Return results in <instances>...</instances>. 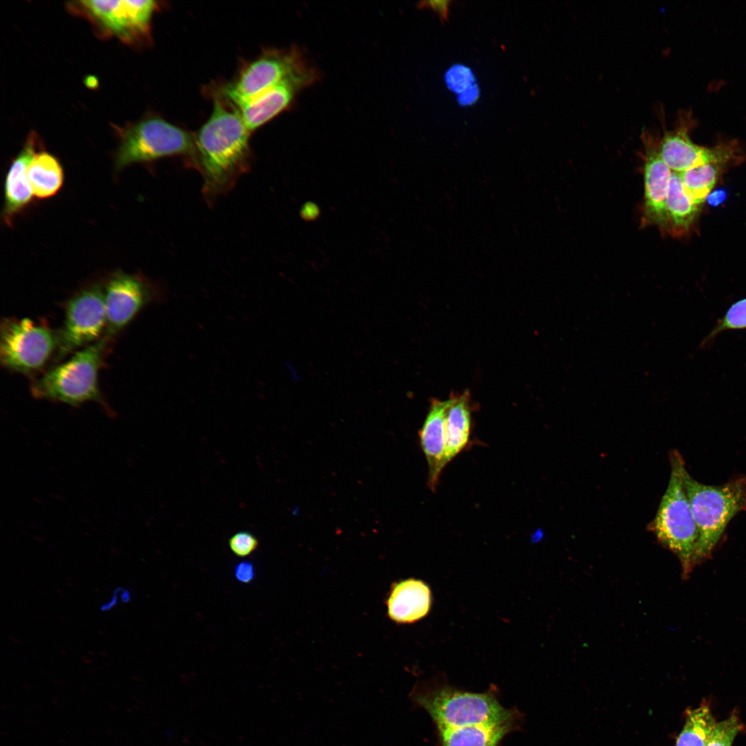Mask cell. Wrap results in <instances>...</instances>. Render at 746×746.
I'll return each instance as SVG.
<instances>
[{"instance_id": "6da1fadb", "label": "cell", "mask_w": 746, "mask_h": 746, "mask_svg": "<svg viewBox=\"0 0 746 746\" xmlns=\"http://www.w3.org/2000/svg\"><path fill=\"white\" fill-rule=\"evenodd\" d=\"M250 133L237 108L216 96L209 118L195 135L191 160L202 175V191L209 202L229 191L249 171Z\"/></svg>"}, {"instance_id": "7a4b0ae2", "label": "cell", "mask_w": 746, "mask_h": 746, "mask_svg": "<svg viewBox=\"0 0 746 746\" xmlns=\"http://www.w3.org/2000/svg\"><path fill=\"white\" fill-rule=\"evenodd\" d=\"M669 459V484L648 528L664 547L676 555L686 577L695 565L699 534L686 492L685 461L676 450L670 453Z\"/></svg>"}, {"instance_id": "3957f363", "label": "cell", "mask_w": 746, "mask_h": 746, "mask_svg": "<svg viewBox=\"0 0 746 746\" xmlns=\"http://www.w3.org/2000/svg\"><path fill=\"white\" fill-rule=\"evenodd\" d=\"M109 339L102 336L35 379L30 385L33 396L73 406L86 401H95L106 406L99 389L97 378Z\"/></svg>"}, {"instance_id": "277c9868", "label": "cell", "mask_w": 746, "mask_h": 746, "mask_svg": "<svg viewBox=\"0 0 746 746\" xmlns=\"http://www.w3.org/2000/svg\"><path fill=\"white\" fill-rule=\"evenodd\" d=\"M684 481L699 534L696 564L711 553L733 517L746 510V477L710 486L696 481L686 470Z\"/></svg>"}, {"instance_id": "5b68a950", "label": "cell", "mask_w": 746, "mask_h": 746, "mask_svg": "<svg viewBox=\"0 0 746 746\" xmlns=\"http://www.w3.org/2000/svg\"><path fill=\"white\" fill-rule=\"evenodd\" d=\"M410 697L429 714L437 729L497 723L519 715L513 709L504 707L490 690L473 693L448 685L417 686Z\"/></svg>"}, {"instance_id": "8992f818", "label": "cell", "mask_w": 746, "mask_h": 746, "mask_svg": "<svg viewBox=\"0 0 746 746\" xmlns=\"http://www.w3.org/2000/svg\"><path fill=\"white\" fill-rule=\"evenodd\" d=\"M119 145L115 155L117 171L140 162L195 153V135L155 116L116 127Z\"/></svg>"}, {"instance_id": "52a82bcc", "label": "cell", "mask_w": 746, "mask_h": 746, "mask_svg": "<svg viewBox=\"0 0 746 746\" xmlns=\"http://www.w3.org/2000/svg\"><path fill=\"white\" fill-rule=\"evenodd\" d=\"M66 7L90 22L100 35L138 46L150 39L151 20L158 5L152 0H97L70 1Z\"/></svg>"}, {"instance_id": "ba28073f", "label": "cell", "mask_w": 746, "mask_h": 746, "mask_svg": "<svg viewBox=\"0 0 746 746\" xmlns=\"http://www.w3.org/2000/svg\"><path fill=\"white\" fill-rule=\"evenodd\" d=\"M57 349V332L44 324L28 318H6L1 321L0 361L10 371L32 375L46 365Z\"/></svg>"}, {"instance_id": "9c48e42d", "label": "cell", "mask_w": 746, "mask_h": 746, "mask_svg": "<svg viewBox=\"0 0 746 746\" xmlns=\"http://www.w3.org/2000/svg\"><path fill=\"white\" fill-rule=\"evenodd\" d=\"M106 328L104 285L90 284L74 294L66 302L63 325L57 332L59 361L98 340Z\"/></svg>"}, {"instance_id": "30bf717a", "label": "cell", "mask_w": 746, "mask_h": 746, "mask_svg": "<svg viewBox=\"0 0 746 746\" xmlns=\"http://www.w3.org/2000/svg\"><path fill=\"white\" fill-rule=\"evenodd\" d=\"M308 64L294 47L269 50L246 66L231 83L220 90V97L235 107L254 99Z\"/></svg>"}, {"instance_id": "8fae6325", "label": "cell", "mask_w": 746, "mask_h": 746, "mask_svg": "<svg viewBox=\"0 0 746 746\" xmlns=\"http://www.w3.org/2000/svg\"><path fill=\"white\" fill-rule=\"evenodd\" d=\"M106 309L104 336L111 338L123 329L155 298L143 278L122 271L114 272L104 285Z\"/></svg>"}, {"instance_id": "7c38bea8", "label": "cell", "mask_w": 746, "mask_h": 746, "mask_svg": "<svg viewBox=\"0 0 746 746\" xmlns=\"http://www.w3.org/2000/svg\"><path fill=\"white\" fill-rule=\"evenodd\" d=\"M660 137L658 133L647 130L642 133L644 184L642 223L667 233L666 199L672 171L660 156Z\"/></svg>"}, {"instance_id": "4fadbf2b", "label": "cell", "mask_w": 746, "mask_h": 746, "mask_svg": "<svg viewBox=\"0 0 746 746\" xmlns=\"http://www.w3.org/2000/svg\"><path fill=\"white\" fill-rule=\"evenodd\" d=\"M691 127L690 117L680 115L675 128L665 130L660 137V156L672 172L681 173L707 164H720L734 155L730 146L708 148L694 143L689 137Z\"/></svg>"}, {"instance_id": "5bb4252c", "label": "cell", "mask_w": 746, "mask_h": 746, "mask_svg": "<svg viewBox=\"0 0 746 746\" xmlns=\"http://www.w3.org/2000/svg\"><path fill=\"white\" fill-rule=\"evenodd\" d=\"M318 77L315 68L307 64L278 84L237 107L248 130L251 133L285 110L301 90L315 83Z\"/></svg>"}, {"instance_id": "9a60e30c", "label": "cell", "mask_w": 746, "mask_h": 746, "mask_svg": "<svg viewBox=\"0 0 746 746\" xmlns=\"http://www.w3.org/2000/svg\"><path fill=\"white\" fill-rule=\"evenodd\" d=\"M39 144L36 132H30L7 171L1 212L2 220L7 227H12L16 218L32 202L34 195L28 178V168Z\"/></svg>"}, {"instance_id": "2e32d148", "label": "cell", "mask_w": 746, "mask_h": 746, "mask_svg": "<svg viewBox=\"0 0 746 746\" xmlns=\"http://www.w3.org/2000/svg\"><path fill=\"white\" fill-rule=\"evenodd\" d=\"M453 395L447 400L432 399L429 411L419 432L421 448L428 467V483L435 491L445 468L446 423Z\"/></svg>"}, {"instance_id": "e0dca14e", "label": "cell", "mask_w": 746, "mask_h": 746, "mask_svg": "<svg viewBox=\"0 0 746 746\" xmlns=\"http://www.w3.org/2000/svg\"><path fill=\"white\" fill-rule=\"evenodd\" d=\"M431 604L429 586L421 580L408 579L393 584L387 600L388 613L398 623H413L428 613Z\"/></svg>"}, {"instance_id": "ac0fdd59", "label": "cell", "mask_w": 746, "mask_h": 746, "mask_svg": "<svg viewBox=\"0 0 746 746\" xmlns=\"http://www.w3.org/2000/svg\"><path fill=\"white\" fill-rule=\"evenodd\" d=\"M519 718L437 729V746H497L506 735L516 728Z\"/></svg>"}, {"instance_id": "d6986e66", "label": "cell", "mask_w": 746, "mask_h": 746, "mask_svg": "<svg viewBox=\"0 0 746 746\" xmlns=\"http://www.w3.org/2000/svg\"><path fill=\"white\" fill-rule=\"evenodd\" d=\"M472 406L469 392L453 394L446 423L445 467L470 444Z\"/></svg>"}, {"instance_id": "ffe728a7", "label": "cell", "mask_w": 746, "mask_h": 746, "mask_svg": "<svg viewBox=\"0 0 746 746\" xmlns=\"http://www.w3.org/2000/svg\"><path fill=\"white\" fill-rule=\"evenodd\" d=\"M28 178L34 196L39 200L55 195L64 182V172L59 160L50 153L38 151L28 168Z\"/></svg>"}, {"instance_id": "44dd1931", "label": "cell", "mask_w": 746, "mask_h": 746, "mask_svg": "<svg viewBox=\"0 0 746 746\" xmlns=\"http://www.w3.org/2000/svg\"><path fill=\"white\" fill-rule=\"evenodd\" d=\"M679 173L672 172L666 199L667 233L680 236L691 226L698 211Z\"/></svg>"}, {"instance_id": "7402d4cb", "label": "cell", "mask_w": 746, "mask_h": 746, "mask_svg": "<svg viewBox=\"0 0 746 746\" xmlns=\"http://www.w3.org/2000/svg\"><path fill=\"white\" fill-rule=\"evenodd\" d=\"M716 723L707 704L689 709L676 746H705Z\"/></svg>"}, {"instance_id": "603a6c76", "label": "cell", "mask_w": 746, "mask_h": 746, "mask_svg": "<svg viewBox=\"0 0 746 746\" xmlns=\"http://www.w3.org/2000/svg\"><path fill=\"white\" fill-rule=\"evenodd\" d=\"M718 164H707L679 173L684 186L698 205L702 203L714 186L718 175Z\"/></svg>"}, {"instance_id": "cb8c5ba5", "label": "cell", "mask_w": 746, "mask_h": 746, "mask_svg": "<svg viewBox=\"0 0 746 746\" xmlns=\"http://www.w3.org/2000/svg\"><path fill=\"white\" fill-rule=\"evenodd\" d=\"M746 329V298L734 303L724 316L718 320L713 329L704 338L701 347L711 344L721 332Z\"/></svg>"}, {"instance_id": "d4e9b609", "label": "cell", "mask_w": 746, "mask_h": 746, "mask_svg": "<svg viewBox=\"0 0 746 746\" xmlns=\"http://www.w3.org/2000/svg\"><path fill=\"white\" fill-rule=\"evenodd\" d=\"M741 727L738 717L731 714L716 723L705 746H731Z\"/></svg>"}, {"instance_id": "484cf974", "label": "cell", "mask_w": 746, "mask_h": 746, "mask_svg": "<svg viewBox=\"0 0 746 746\" xmlns=\"http://www.w3.org/2000/svg\"><path fill=\"white\" fill-rule=\"evenodd\" d=\"M445 80L450 90L459 94L474 84L475 79L468 67L455 65L447 71Z\"/></svg>"}, {"instance_id": "4316f807", "label": "cell", "mask_w": 746, "mask_h": 746, "mask_svg": "<svg viewBox=\"0 0 746 746\" xmlns=\"http://www.w3.org/2000/svg\"><path fill=\"white\" fill-rule=\"evenodd\" d=\"M258 546V539L248 531L236 533L229 540V546L232 553L241 557L251 555Z\"/></svg>"}, {"instance_id": "83f0119b", "label": "cell", "mask_w": 746, "mask_h": 746, "mask_svg": "<svg viewBox=\"0 0 746 746\" xmlns=\"http://www.w3.org/2000/svg\"><path fill=\"white\" fill-rule=\"evenodd\" d=\"M451 1H423L419 2L418 6L419 8L430 9L435 12L441 22L445 23L448 20L450 6Z\"/></svg>"}, {"instance_id": "f1b7e54d", "label": "cell", "mask_w": 746, "mask_h": 746, "mask_svg": "<svg viewBox=\"0 0 746 746\" xmlns=\"http://www.w3.org/2000/svg\"><path fill=\"white\" fill-rule=\"evenodd\" d=\"M234 574L239 582L245 584L249 583L255 577L254 567L249 562H242L236 566Z\"/></svg>"}, {"instance_id": "f546056e", "label": "cell", "mask_w": 746, "mask_h": 746, "mask_svg": "<svg viewBox=\"0 0 746 746\" xmlns=\"http://www.w3.org/2000/svg\"><path fill=\"white\" fill-rule=\"evenodd\" d=\"M479 96V87L476 84H474L458 95V101L461 105L468 106L474 104Z\"/></svg>"}, {"instance_id": "4dcf8cb0", "label": "cell", "mask_w": 746, "mask_h": 746, "mask_svg": "<svg viewBox=\"0 0 746 746\" xmlns=\"http://www.w3.org/2000/svg\"><path fill=\"white\" fill-rule=\"evenodd\" d=\"M727 197V193L723 189H719L710 193L707 197V200L708 203L711 206H718L724 202Z\"/></svg>"}]
</instances>
